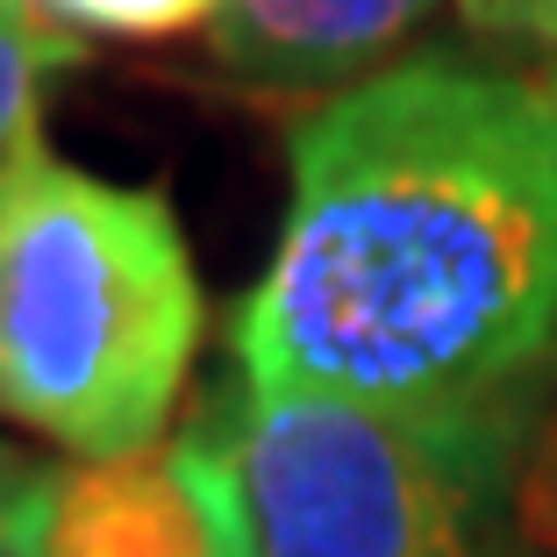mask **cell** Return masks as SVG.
Wrapping results in <instances>:
<instances>
[{
  "instance_id": "ba28073f",
  "label": "cell",
  "mask_w": 557,
  "mask_h": 557,
  "mask_svg": "<svg viewBox=\"0 0 557 557\" xmlns=\"http://www.w3.org/2000/svg\"><path fill=\"white\" fill-rule=\"evenodd\" d=\"M458 15L493 44H529L557 58V0H458Z\"/></svg>"
},
{
  "instance_id": "52a82bcc",
  "label": "cell",
  "mask_w": 557,
  "mask_h": 557,
  "mask_svg": "<svg viewBox=\"0 0 557 557\" xmlns=\"http://www.w3.org/2000/svg\"><path fill=\"white\" fill-rule=\"evenodd\" d=\"M58 36H100V44H172V36L214 29L222 0H29Z\"/></svg>"
},
{
  "instance_id": "8992f818",
  "label": "cell",
  "mask_w": 557,
  "mask_h": 557,
  "mask_svg": "<svg viewBox=\"0 0 557 557\" xmlns=\"http://www.w3.org/2000/svg\"><path fill=\"white\" fill-rule=\"evenodd\" d=\"M79 44L58 36L29 0H0V172L36 150V100H44V72L72 65Z\"/></svg>"
},
{
  "instance_id": "277c9868",
  "label": "cell",
  "mask_w": 557,
  "mask_h": 557,
  "mask_svg": "<svg viewBox=\"0 0 557 557\" xmlns=\"http://www.w3.org/2000/svg\"><path fill=\"white\" fill-rule=\"evenodd\" d=\"M15 557H258L230 429L36 472L8 522Z\"/></svg>"
},
{
  "instance_id": "7a4b0ae2",
  "label": "cell",
  "mask_w": 557,
  "mask_h": 557,
  "mask_svg": "<svg viewBox=\"0 0 557 557\" xmlns=\"http://www.w3.org/2000/svg\"><path fill=\"white\" fill-rule=\"evenodd\" d=\"M208 300L172 200L29 150L0 172V414L72 458L158 443Z\"/></svg>"
},
{
  "instance_id": "9c48e42d",
  "label": "cell",
  "mask_w": 557,
  "mask_h": 557,
  "mask_svg": "<svg viewBox=\"0 0 557 557\" xmlns=\"http://www.w3.org/2000/svg\"><path fill=\"white\" fill-rule=\"evenodd\" d=\"M29 486H36V465H22L8 443H0V536H8V522L22 515V500H29Z\"/></svg>"
},
{
  "instance_id": "8fae6325",
  "label": "cell",
  "mask_w": 557,
  "mask_h": 557,
  "mask_svg": "<svg viewBox=\"0 0 557 557\" xmlns=\"http://www.w3.org/2000/svg\"><path fill=\"white\" fill-rule=\"evenodd\" d=\"M0 557H15V543H8V536H0Z\"/></svg>"
},
{
  "instance_id": "30bf717a",
  "label": "cell",
  "mask_w": 557,
  "mask_h": 557,
  "mask_svg": "<svg viewBox=\"0 0 557 557\" xmlns=\"http://www.w3.org/2000/svg\"><path fill=\"white\" fill-rule=\"evenodd\" d=\"M536 86H543V100H550V115H557V72H536Z\"/></svg>"
},
{
  "instance_id": "6da1fadb",
  "label": "cell",
  "mask_w": 557,
  "mask_h": 557,
  "mask_svg": "<svg viewBox=\"0 0 557 557\" xmlns=\"http://www.w3.org/2000/svg\"><path fill=\"white\" fill-rule=\"evenodd\" d=\"M557 358V115L536 79L408 58L294 136L286 230L236 314L244 394L515 414Z\"/></svg>"
},
{
  "instance_id": "5b68a950",
  "label": "cell",
  "mask_w": 557,
  "mask_h": 557,
  "mask_svg": "<svg viewBox=\"0 0 557 557\" xmlns=\"http://www.w3.org/2000/svg\"><path fill=\"white\" fill-rule=\"evenodd\" d=\"M436 0H222L214 58L264 86H322L394 50Z\"/></svg>"
},
{
  "instance_id": "3957f363",
  "label": "cell",
  "mask_w": 557,
  "mask_h": 557,
  "mask_svg": "<svg viewBox=\"0 0 557 557\" xmlns=\"http://www.w3.org/2000/svg\"><path fill=\"white\" fill-rule=\"evenodd\" d=\"M508 450L515 414L422 422L294 394H244L230 414L258 557H500Z\"/></svg>"
}]
</instances>
